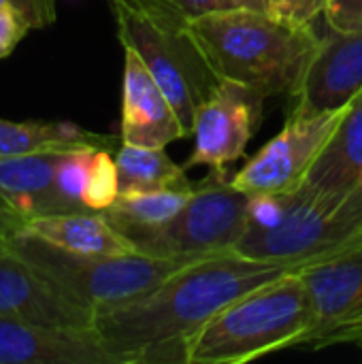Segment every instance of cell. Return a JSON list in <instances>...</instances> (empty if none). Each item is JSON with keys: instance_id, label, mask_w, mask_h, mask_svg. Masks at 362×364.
Returning a JSON list of instances; mask_svg holds the SVG:
<instances>
[{"instance_id": "obj_29", "label": "cell", "mask_w": 362, "mask_h": 364, "mask_svg": "<svg viewBox=\"0 0 362 364\" xmlns=\"http://www.w3.org/2000/svg\"><path fill=\"white\" fill-rule=\"evenodd\" d=\"M220 9H260L265 11V0H218Z\"/></svg>"}, {"instance_id": "obj_10", "label": "cell", "mask_w": 362, "mask_h": 364, "mask_svg": "<svg viewBox=\"0 0 362 364\" xmlns=\"http://www.w3.org/2000/svg\"><path fill=\"white\" fill-rule=\"evenodd\" d=\"M0 318L60 328H94L96 311L62 294L6 239L0 243Z\"/></svg>"}, {"instance_id": "obj_5", "label": "cell", "mask_w": 362, "mask_h": 364, "mask_svg": "<svg viewBox=\"0 0 362 364\" xmlns=\"http://www.w3.org/2000/svg\"><path fill=\"white\" fill-rule=\"evenodd\" d=\"M122 47L139 53L169 96L186 136L194 132L198 107L220 83L192 36L190 19L147 0H107Z\"/></svg>"}, {"instance_id": "obj_25", "label": "cell", "mask_w": 362, "mask_h": 364, "mask_svg": "<svg viewBox=\"0 0 362 364\" xmlns=\"http://www.w3.org/2000/svg\"><path fill=\"white\" fill-rule=\"evenodd\" d=\"M322 15L329 30L362 32V0H331Z\"/></svg>"}, {"instance_id": "obj_28", "label": "cell", "mask_w": 362, "mask_h": 364, "mask_svg": "<svg viewBox=\"0 0 362 364\" xmlns=\"http://www.w3.org/2000/svg\"><path fill=\"white\" fill-rule=\"evenodd\" d=\"M147 2H154L162 9H169V11L190 19V21L209 13V11L220 9L218 0H147Z\"/></svg>"}, {"instance_id": "obj_1", "label": "cell", "mask_w": 362, "mask_h": 364, "mask_svg": "<svg viewBox=\"0 0 362 364\" xmlns=\"http://www.w3.org/2000/svg\"><path fill=\"white\" fill-rule=\"evenodd\" d=\"M288 271L235 252L201 258L141 296L98 307L94 331L115 364H188L190 339L211 318Z\"/></svg>"}, {"instance_id": "obj_8", "label": "cell", "mask_w": 362, "mask_h": 364, "mask_svg": "<svg viewBox=\"0 0 362 364\" xmlns=\"http://www.w3.org/2000/svg\"><path fill=\"white\" fill-rule=\"evenodd\" d=\"M350 105L314 115H288L280 134L258 149L230 183L247 196L282 194L301 186Z\"/></svg>"}, {"instance_id": "obj_30", "label": "cell", "mask_w": 362, "mask_h": 364, "mask_svg": "<svg viewBox=\"0 0 362 364\" xmlns=\"http://www.w3.org/2000/svg\"><path fill=\"white\" fill-rule=\"evenodd\" d=\"M19 220L13 218V215H6V213H0V243L6 241L11 237V232L17 228Z\"/></svg>"}, {"instance_id": "obj_18", "label": "cell", "mask_w": 362, "mask_h": 364, "mask_svg": "<svg viewBox=\"0 0 362 364\" xmlns=\"http://www.w3.org/2000/svg\"><path fill=\"white\" fill-rule=\"evenodd\" d=\"M362 173V94L350 105L344 122L314 162L305 183L339 192L356 186Z\"/></svg>"}, {"instance_id": "obj_6", "label": "cell", "mask_w": 362, "mask_h": 364, "mask_svg": "<svg viewBox=\"0 0 362 364\" xmlns=\"http://www.w3.org/2000/svg\"><path fill=\"white\" fill-rule=\"evenodd\" d=\"M11 247L45 275L62 294L90 309L117 305L162 284L166 277L201 258H160L147 254L83 256L73 254L17 230Z\"/></svg>"}, {"instance_id": "obj_7", "label": "cell", "mask_w": 362, "mask_h": 364, "mask_svg": "<svg viewBox=\"0 0 362 364\" xmlns=\"http://www.w3.org/2000/svg\"><path fill=\"white\" fill-rule=\"evenodd\" d=\"M250 196L224 175L211 173L164 224L130 232L139 254L160 258H211L233 254L250 218Z\"/></svg>"}, {"instance_id": "obj_22", "label": "cell", "mask_w": 362, "mask_h": 364, "mask_svg": "<svg viewBox=\"0 0 362 364\" xmlns=\"http://www.w3.org/2000/svg\"><path fill=\"white\" fill-rule=\"evenodd\" d=\"M119 171L111 149H96L92 156L87 181L83 188V207L87 211H107L119 196Z\"/></svg>"}, {"instance_id": "obj_33", "label": "cell", "mask_w": 362, "mask_h": 364, "mask_svg": "<svg viewBox=\"0 0 362 364\" xmlns=\"http://www.w3.org/2000/svg\"><path fill=\"white\" fill-rule=\"evenodd\" d=\"M361 350H362V346H361Z\"/></svg>"}, {"instance_id": "obj_12", "label": "cell", "mask_w": 362, "mask_h": 364, "mask_svg": "<svg viewBox=\"0 0 362 364\" xmlns=\"http://www.w3.org/2000/svg\"><path fill=\"white\" fill-rule=\"evenodd\" d=\"M183 136L186 130L169 96L151 77L139 53L124 47L122 143L137 147H166Z\"/></svg>"}, {"instance_id": "obj_16", "label": "cell", "mask_w": 362, "mask_h": 364, "mask_svg": "<svg viewBox=\"0 0 362 364\" xmlns=\"http://www.w3.org/2000/svg\"><path fill=\"white\" fill-rule=\"evenodd\" d=\"M62 151H43L0 158V196L19 220L60 213L55 198V164Z\"/></svg>"}, {"instance_id": "obj_20", "label": "cell", "mask_w": 362, "mask_h": 364, "mask_svg": "<svg viewBox=\"0 0 362 364\" xmlns=\"http://www.w3.org/2000/svg\"><path fill=\"white\" fill-rule=\"evenodd\" d=\"M115 162L122 192L192 186L183 164H175L166 156L164 147H137L122 143L115 151Z\"/></svg>"}, {"instance_id": "obj_27", "label": "cell", "mask_w": 362, "mask_h": 364, "mask_svg": "<svg viewBox=\"0 0 362 364\" xmlns=\"http://www.w3.org/2000/svg\"><path fill=\"white\" fill-rule=\"evenodd\" d=\"M337 343H356L358 348L362 346V314L354 316L352 320L331 328L329 333H324L314 348H329V346H337Z\"/></svg>"}, {"instance_id": "obj_17", "label": "cell", "mask_w": 362, "mask_h": 364, "mask_svg": "<svg viewBox=\"0 0 362 364\" xmlns=\"http://www.w3.org/2000/svg\"><path fill=\"white\" fill-rule=\"evenodd\" d=\"M119 145L122 139L83 130L73 122H13L0 117V158L73 149H111L115 154Z\"/></svg>"}, {"instance_id": "obj_23", "label": "cell", "mask_w": 362, "mask_h": 364, "mask_svg": "<svg viewBox=\"0 0 362 364\" xmlns=\"http://www.w3.org/2000/svg\"><path fill=\"white\" fill-rule=\"evenodd\" d=\"M331 0H265V11L297 26H314Z\"/></svg>"}, {"instance_id": "obj_3", "label": "cell", "mask_w": 362, "mask_h": 364, "mask_svg": "<svg viewBox=\"0 0 362 364\" xmlns=\"http://www.w3.org/2000/svg\"><path fill=\"white\" fill-rule=\"evenodd\" d=\"M250 198L247 228L235 254L303 269L362 239V181L339 192L303 181L282 194Z\"/></svg>"}, {"instance_id": "obj_24", "label": "cell", "mask_w": 362, "mask_h": 364, "mask_svg": "<svg viewBox=\"0 0 362 364\" xmlns=\"http://www.w3.org/2000/svg\"><path fill=\"white\" fill-rule=\"evenodd\" d=\"M30 30H34L32 21L19 9L2 6L0 9V60L9 58Z\"/></svg>"}, {"instance_id": "obj_4", "label": "cell", "mask_w": 362, "mask_h": 364, "mask_svg": "<svg viewBox=\"0 0 362 364\" xmlns=\"http://www.w3.org/2000/svg\"><path fill=\"white\" fill-rule=\"evenodd\" d=\"M316 303L299 269L250 290L211 318L188 343V364H243L301 348L316 328Z\"/></svg>"}, {"instance_id": "obj_26", "label": "cell", "mask_w": 362, "mask_h": 364, "mask_svg": "<svg viewBox=\"0 0 362 364\" xmlns=\"http://www.w3.org/2000/svg\"><path fill=\"white\" fill-rule=\"evenodd\" d=\"M55 2L58 0H0V9L2 6L19 9L32 21V28L41 30L55 21V17H58Z\"/></svg>"}, {"instance_id": "obj_32", "label": "cell", "mask_w": 362, "mask_h": 364, "mask_svg": "<svg viewBox=\"0 0 362 364\" xmlns=\"http://www.w3.org/2000/svg\"><path fill=\"white\" fill-rule=\"evenodd\" d=\"M361 181H362V173H361Z\"/></svg>"}, {"instance_id": "obj_21", "label": "cell", "mask_w": 362, "mask_h": 364, "mask_svg": "<svg viewBox=\"0 0 362 364\" xmlns=\"http://www.w3.org/2000/svg\"><path fill=\"white\" fill-rule=\"evenodd\" d=\"M94 151L96 149H73L60 154L55 164V179H53L60 213L87 211L83 207V188L87 181Z\"/></svg>"}, {"instance_id": "obj_9", "label": "cell", "mask_w": 362, "mask_h": 364, "mask_svg": "<svg viewBox=\"0 0 362 364\" xmlns=\"http://www.w3.org/2000/svg\"><path fill=\"white\" fill-rule=\"evenodd\" d=\"M265 96L247 85L220 79L194 117V151L183 168L207 166L228 177L230 164L243 154L262 122Z\"/></svg>"}, {"instance_id": "obj_11", "label": "cell", "mask_w": 362, "mask_h": 364, "mask_svg": "<svg viewBox=\"0 0 362 364\" xmlns=\"http://www.w3.org/2000/svg\"><path fill=\"white\" fill-rule=\"evenodd\" d=\"M362 94V32L331 30L290 98L288 115H314L352 105Z\"/></svg>"}, {"instance_id": "obj_13", "label": "cell", "mask_w": 362, "mask_h": 364, "mask_svg": "<svg viewBox=\"0 0 362 364\" xmlns=\"http://www.w3.org/2000/svg\"><path fill=\"white\" fill-rule=\"evenodd\" d=\"M0 364H115L94 328L0 318Z\"/></svg>"}, {"instance_id": "obj_2", "label": "cell", "mask_w": 362, "mask_h": 364, "mask_svg": "<svg viewBox=\"0 0 362 364\" xmlns=\"http://www.w3.org/2000/svg\"><path fill=\"white\" fill-rule=\"evenodd\" d=\"M194 41L218 79L265 98H292L320 47L314 26H297L260 9H215L190 21Z\"/></svg>"}, {"instance_id": "obj_14", "label": "cell", "mask_w": 362, "mask_h": 364, "mask_svg": "<svg viewBox=\"0 0 362 364\" xmlns=\"http://www.w3.org/2000/svg\"><path fill=\"white\" fill-rule=\"evenodd\" d=\"M316 303V328L305 346H314L331 328L362 314V239L354 245L299 269Z\"/></svg>"}, {"instance_id": "obj_31", "label": "cell", "mask_w": 362, "mask_h": 364, "mask_svg": "<svg viewBox=\"0 0 362 364\" xmlns=\"http://www.w3.org/2000/svg\"><path fill=\"white\" fill-rule=\"evenodd\" d=\"M0 213L13 215V218H17V220H19V215H17V213L13 211V207H11V205H9V203H6V200L2 198V196H0ZM19 222H21V220H19Z\"/></svg>"}, {"instance_id": "obj_19", "label": "cell", "mask_w": 362, "mask_h": 364, "mask_svg": "<svg viewBox=\"0 0 362 364\" xmlns=\"http://www.w3.org/2000/svg\"><path fill=\"white\" fill-rule=\"evenodd\" d=\"M194 190L186 188H156V190H124L117 200L102 211L109 222L126 237L137 230L154 228L169 222L190 198Z\"/></svg>"}, {"instance_id": "obj_15", "label": "cell", "mask_w": 362, "mask_h": 364, "mask_svg": "<svg viewBox=\"0 0 362 364\" xmlns=\"http://www.w3.org/2000/svg\"><path fill=\"white\" fill-rule=\"evenodd\" d=\"M15 230L53 247L83 256L139 254L137 245L124 232H119L105 213L98 211L32 215L21 220Z\"/></svg>"}]
</instances>
